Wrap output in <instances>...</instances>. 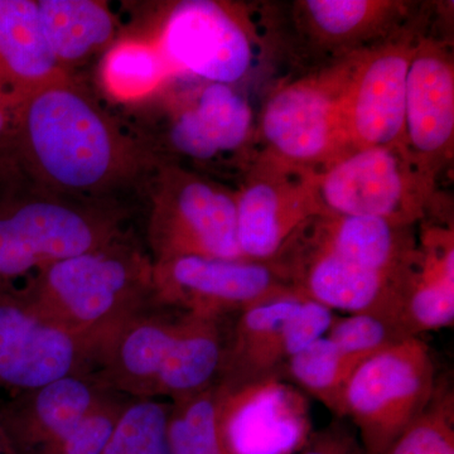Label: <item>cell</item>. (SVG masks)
<instances>
[{
  "label": "cell",
  "instance_id": "obj_5",
  "mask_svg": "<svg viewBox=\"0 0 454 454\" xmlns=\"http://www.w3.org/2000/svg\"><path fill=\"white\" fill-rule=\"evenodd\" d=\"M145 188L146 241L154 262L181 256L244 259L236 232L235 190L170 162L160 164Z\"/></svg>",
  "mask_w": 454,
  "mask_h": 454
},
{
  "label": "cell",
  "instance_id": "obj_31",
  "mask_svg": "<svg viewBox=\"0 0 454 454\" xmlns=\"http://www.w3.org/2000/svg\"><path fill=\"white\" fill-rule=\"evenodd\" d=\"M129 399L114 391L76 428L40 454L103 453L114 427Z\"/></svg>",
  "mask_w": 454,
  "mask_h": 454
},
{
  "label": "cell",
  "instance_id": "obj_8",
  "mask_svg": "<svg viewBox=\"0 0 454 454\" xmlns=\"http://www.w3.org/2000/svg\"><path fill=\"white\" fill-rule=\"evenodd\" d=\"M419 26L413 20L389 40L352 57L342 103L348 153L404 146L406 77L422 35Z\"/></svg>",
  "mask_w": 454,
  "mask_h": 454
},
{
  "label": "cell",
  "instance_id": "obj_10",
  "mask_svg": "<svg viewBox=\"0 0 454 454\" xmlns=\"http://www.w3.org/2000/svg\"><path fill=\"white\" fill-rule=\"evenodd\" d=\"M155 41L176 76L231 86L252 70L258 42L238 8L212 0L177 3Z\"/></svg>",
  "mask_w": 454,
  "mask_h": 454
},
{
  "label": "cell",
  "instance_id": "obj_1",
  "mask_svg": "<svg viewBox=\"0 0 454 454\" xmlns=\"http://www.w3.org/2000/svg\"><path fill=\"white\" fill-rule=\"evenodd\" d=\"M4 155L40 186L90 201L118 202L119 193L145 187L163 162L70 74L20 98Z\"/></svg>",
  "mask_w": 454,
  "mask_h": 454
},
{
  "label": "cell",
  "instance_id": "obj_19",
  "mask_svg": "<svg viewBox=\"0 0 454 454\" xmlns=\"http://www.w3.org/2000/svg\"><path fill=\"white\" fill-rule=\"evenodd\" d=\"M414 227L378 217L315 215L294 235L357 267L405 277L419 258Z\"/></svg>",
  "mask_w": 454,
  "mask_h": 454
},
{
  "label": "cell",
  "instance_id": "obj_29",
  "mask_svg": "<svg viewBox=\"0 0 454 454\" xmlns=\"http://www.w3.org/2000/svg\"><path fill=\"white\" fill-rule=\"evenodd\" d=\"M381 454H454V393L439 381L426 411Z\"/></svg>",
  "mask_w": 454,
  "mask_h": 454
},
{
  "label": "cell",
  "instance_id": "obj_27",
  "mask_svg": "<svg viewBox=\"0 0 454 454\" xmlns=\"http://www.w3.org/2000/svg\"><path fill=\"white\" fill-rule=\"evenodd\" d=\"M361 363L364 361L345 354L324 336L286 364L282 379L294 382L340 418L343 390Z\"/></svg>",
  "mask_w": 454,
  "mask_h": 454
},
{
  "label": "cell",
  "instance_id": "obj_32",
  "mask_svg": "<svg viewBox=\"0 0 454 454\" xmlns=\"http://www.w3.org/2000/svg\"><path fill=\"white\" fill-rule=\"evenodd\" d=\"M300 454H365V450L345 424L334 422L309 435Z\"/></svg>",
  "mask_w": 454,
  "mask_h": 454
},
{
  "label": "cell",
  "instance_id": "obj_15",
  "mask_svg": "<svg viewBox=\"0 0 454 454\" xmlns=\"http://www.w3.org/2000/svg\"><path fill=\"white\" fill-rule=\"evenodd\" d=\"M454 64L446 42L420 35L406 77L404 148L437 182L453 158Z\"/></svg>",
  "mask_w": 454,
  "mask_h": 454
},
{
  "label": "cell",
  "instance_id": "obj_9",
  "mask_svg": "<svg viewBox=\"0 0 454 454\" xmlns=\"http://www.w3.org/2000/svg\"><path fill=\"white\" fill-rule=\"evenodd\" d=\"M153 280L158 304L210 318L229 319L273 301L300 297L269 262L245 259L181 256L158 262Z\"/></svg>",
  "mask_w": 454,
  "mask_h": 454
},
{
  "label": "cell",
  "instance_id": "obj_12",
  "mask_svg": "<svg viewBox=\"0 0 454 454\" xmlns=\"http://www.w3.org/2000/svg\"><path fill=\"white\" fill-rule=\"evenodd\" d=\"M313 173L253 155L235 190L236 232L244 259L270 262L295 230L318 215Z\"/></svg>",
  "mask_w": 454,
  "mask_h": 454
},
{
  "label": "cell",
  "instance_id": "obj_25",
  "mask_svg": "<svg viewBox=\"0 0 454 454\" xmlns=\"http://www.w3.org/2000/svg\"><path fill=\"white\" fill-rule=\"evenodd\" d=\"M175 76L158 42L149 38L114 42L100 67L104 91L121 103H138L154 97Z\"/></svg>",
  "mask_w": 454,
  "mask_h": 454
},
{
  "label": "cell",
  "instance_id": "obj_23",
  "mask_svg": "<svg viewBox=\"0 0 454 454\" xmlns=\"http://www.w3.org/2000/svg\"><path fill=\"white\" fill-rule=\"evenodd\" d=\"M225 321L190 313L155 382L154 399L175 402L217 384L229 337Z\"/></svg>",
  "mask_w": 454,
  "mask_h": 454
},
{
  "label": "cell",
  "instance_id": "obj_3",
  "mask_svg": "<svg viewBox=\"0 0 454 454\" xmlns=\"http://www.w3.org/2000/svg\"><path fill=\"white\" fill-rule=\"evenodd\" d=\"M154 262L128 234L50 265L18 286L42 315L98 348L155 301Z\"/></svg>",
  "mask_w": 454,
  "mask_h": 454
},
{
  "label": "cell",
  "instance_id": "obj_11",
  "mask_svg": "<svg viewBox=\"0 0 454 454\" xmlns=\"http://www.w3.org/2000/svg\"><path fill=\"white\" fill-rule=\"evenodd\" d=\"M98 348L57 324L18 288L0 291V387L13 394L97 372Z\"/></svg>",
  "mask_w": 454,
  "mask_h": 454
},
{
  "label": "cell",
  "instance_id": "obj_4",
  "mask_svg": "<svg viewBox=\"0 0 454 454\" xmlns=\"http://www.w3.org/2000/svg\"><path fill=\"white\" fill-rule=\"evenodd\" d=\"M352 57L278 85L256 121L254 154L312 170L348 154L342 103Z\"/></svg>",
  "mask_w": 454,
  "mask_h": 454
},
{
  "label": "cell",
  "instance_id": "obj_2",
  "mask_svg": "<svg viewBox=\"0 0 454 454\" xmlns=\"http://www.w3.org/2000/svg\"><path fill=\"white\" fill-rule=\"evenodd\" d=\"M0 167V291L128 234L119 202L59 195L27 177L7 157Z\"/></svg>",
  "mask_w": 454,
  "mask_h": 454
},
{
  "label": "cell",
  "instance_id": "obj_26",
  "mask_svg": "<svg viewBox=\"0 0 454 454\" xmlns=\"http://www.w3.org/2000/svg\"><path fill=\"white\" fill-rule=\"evenodd\" d=\"M223 391L219 384L170 402V454H236L225 434Z\"/></svg>",
  "mask_w": 454,
  "mask_h": 454
},
{
  "label": "cell",
  "instance_id": "obj_20",
  "mask_svg": "<svg viewBox=\"0 0 454 454\" xmlns=\"http://www.w3.org/2000/svg\"><path fill=\"white\" fill-rule=\"evenodd\" d=\"M301 300L304 298H283L235 317L217 381L220 387L231 390L267 379L283 380L284 324Z\"/></svg>",
  "mask_w": 454,
  "mask_h": 454
},
{
  "label": "cell",
  "instance_id": "obj_33",
  "mask_svg": "<svg viewBox=\"0 0 454 454\" xmlns=\"http://www.w3.org/2000/svg\"><path fill=\"white\" fill-rule=\"evenodd\" d=\"M20 98L16 92L0 82V155H4L11 148Z\"/></svg>",
  "mask_w": 454,
  "mask_h": 454
},
{
  "label": "cell",
  "instance_id": "obj_14",
  "mask_svg": "<svg viewBox=\"0 0 454 454\" xmlns=\"http://www.w3.org/2000/svg\"><path fill=\"white\" fill-rule=\"evenodd\" d=\"M255 116L245 95L225 83L202 82L179 95L164 128L167 151L197 166L238 163L254 155Z\"/></svg>",
  "mask_w": 454,
  "mask_h": 454
},
{
  "label": "cell",
  "instance_id": "obj_6",
  "mask_svg": "<svg viewBox=\"0 0 454 454\" xmlns=\"http://www.w3.org/2000/svg\"><path fill=\"white\" fill-rule=\"evenodd\" d=\"M439 385L428 343L411 336L356 367L342 394L340 419H349L365 454H381L432 402Z\"/></svg>",
  "mask_w": 454,
  "mask_h": 454
},
{
  "label": "cell",
  "instance_id": "obj_30",
  "mask_svg": "<svg viewBox=\"0 0 454 454\" xmlns=\"http://www.w3.org/2000/svg\"><path fill=\"white\" fill-rule=\"evenodd\" d=\"M325 334L345 354L363 361L411 337L390 319L372 313L336 317Z\"/></svg>",
  "mask_w": 454,
  "mask_h": 454
},
{
  "label": "cell",
  "instance_id": "obj_16",
  "mask_svg": "<svg viewBox=\"0 0 454 454\" xmlns=\"http://www.w3.org/2000/svg\"><path fill=\"white\" fill-rule=\"evenodd\" d=\"M113 393L97 372L77 373L13 394L0 406V422L17 454H40Z\"/></svg>",
  "mask_w": 454,
  "mask_h": 454
},
{
  "label": "cell",
  "instance_id": "obj_7",
  "mask_svg": "<svg viewBox=\"0 0 454 454\" xmlns=\"http://www.w3.org/2000/svg\"><path fill=\"white\" fill-rule=\"evenodd\" d=\"M318 215L378 217L415 226L428 215L435 182L404 146L361 149L315 170Z\"/></svg>",
  "mask_w": 454,
  "mask_h": 454
},
{
  "label": "cell",
  "instance_id": "obj_13",
  "mask_svg": "<svg viewBox=\"0 0 454 454\" xmlns=\"http://www.w3.org/2000/svg\"><path fill=\"white\" fill-rule=\"evenodd\" d=\"M269 264L304 300L349 315L382 316L404 331L400 325V307L411 273L394 277L357 267L294 234Z\"/></svg>",
  "mask_w": 454,
  "mask_h": 454
},
{
  "label": "cell",
  "instance_id": "obj_18",
  "mask_svg": "<svg viewBox=\"0 0 454 454\" xmlns=\"http://www.w3.org/2000/svg\"><path fill=\"white\" fill-rule=\"evenodd\" d=\"M411 5L387 0H301L293 3L298 35L334 61L389 40L413 22Z\"/></svg>",
  "mask_w": 454,
  "mask_h": 454
},
{
  "label": "cell",
  "instance_id": "obj_34",
  "mask_svg": "<svg viewBox=\"0 0 454 454\" xmlns=\"http://www.w3.org/2000/svg\"><path fill=\"white\" fill-rule=\"evenodd\" d=\"M0 454H17L12 446L11 441H9L7 433L3 428V424L0 422Z\"/></svg>",
  "mask_w": 454,
  "mask_h": 454
},
{
  "label": "cell",
  "instance_id": "obj_24",
  "mask_svg": "<svg viewBox=\"0 0 454 454\" xmlns=\"http://www.w3.org/2000/svg\"><path fill=\"white\" fill-rule=\"evenodd\" d=\"M41 25L62 70L82 64L115 42L118 22L97 0H38Z\"/></svg>",
  "mask_w": 454,
  "mask_h": 454
},
{
  "label": "cell",
  "instance_id": "obj_21",
  "mask_svg": "<svg viewBox=\"0 0 454 454\" xmlns=\"http://www.w3.org/2000/svg\"><path fill=\"white\" fill-rule=\"evenodd\" d=\"M418 238L419 258L406 284L399 316L409 336L454 324L453 227H426Z\"/></svg>",
  "mask_w": 454,
  "mask_h": 454
},
{
  "label": "cell",
  "instance_id": "obj_28",
  "mask_svg": "<svg viewBox=\"0 0 454 454\" xmlns=\"http://www.w3.org/2000/svg\"><path fill=\"white\" fill-rule=\"evenodd\" d=\"M169 411L170 402L130 397L101 454H170Z\"/></svg>",
  "mask_w": 454,
  "mask_h": 454
},
{
  "label": "cell",
  "instance_id": "obj_17",
  "mask_svg": "<svg viewBox=\"0 0 454 454\" xmlns=\"http://www.w3.org/2000/svg\"><path fill=\"white\" fill-rule=\"evenodd\" d=\"M190 313L154 304L104 343L97 373L109 389L133 399H154L155 382Z\"/></svg>",
  "mask_w": 454,
  "mask_h": 454
},
{
  "label": "cell",
  "instance_id": "obj_22",
  "mask_svg": "<svg viewBox=\"0 0 454 454\" xmlns=\"http://www.w3.org/2000/svg\"><path fill=\"white\" fill-rule=\"evenodd\" d=\"M65 74L44 37L37 2L0 0V82L23 98Z\"/></svg>",
  "mask_w": 454,
  "mask_h": 454
}]
</instances>
